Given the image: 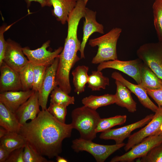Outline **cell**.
I'll list each match as a JSON object with an SVG mask.
<instances>
[{"mask_svg":"<svg viewBox=\"0 0 162 162\" xmlns=\"http://www.w3.org/2000/svg\"><path fill=\"white\" fill-rule=\"evenodd\" d=\"M73 129L71 124L59 122L46 110L21 125L18 133L39 154L51 159L62 152V141L71 136Z\"/></svg>","mask_w":162,"mask_h":162,"instance_id":"1","label":"cell"},{"mask_svg":"<svg viewBox=\"0 0 162 162\" xmlns=\"http://www.w3.org/2000/svg\"><path fill=\"white\" fill-rule=\"evenodd\" d=\"M71 117V124L79 131L80 138L92 141L96 138L95 129L101 118L96 110L83 105L74 109Z\"/></svg>","mask_w":162,"mask_h":162,"instance_id":"2","label":"cell"},{"mask_svg":"<svg viewBox=\"0 0 162 162\" xmlns=\"http://www.w3.org/2000/svg\"><path fill=\"white\" fill-rule=\"evenodd\" d=\"M122 32L121 28L116 27L102 36L89 40L88 44L91 47H98L97 53L92 60V64L118 59L116 46Z\"/></svg>","mask_w":162,"mask_h":162,"instance_id":"3","label":"cell"},{"mask_svg":"<svg viewBox=\"0 0 162 162\" xmlns=\"http://www.w3.org/2000/svg\"><path fill=\"white\" fill-rule=\"evenodd\" d=\"M72 143L71 148L74 151H86L91 154L97 162H104L111 155L126 145L123 142L112 145H101L80 138L74 140Z\"/></svg>","mask_w":162,"mask_h":162,"instance_id":"4","label":"cell"},{"mask_svg":"<svg viewBox=\"0 0 162 162\" xmlns=\"http://www.w3.org/2000/svg\"><path fill=\"white\" fill-rule=\"evenodd\" d=\"M136 54L138 58L162 80V43L144 44L137 50Z\"/></svg>","mask_w":162,"mask_h":162,"instance_id":"5","label":"cell"},{"mask_svg":"<svg viewBox=\"0 0 162 162\" xmlns=\"http://www.w3.org/2000/svg\"><path fill=\"white\" fill-rule=\"evenodd\" d=\"M152 119L145 126L129 136L124 146L125 151H128L147 137L162 134L160 130L162 124V107H158Z\"/></svg>","mask_w":162,"mask_h":162,"instance_id":"6","label":"cell"},{"mask_svg":"<svg viewBox=\"0 0 162 162\" xmlns=\"http://www.w3.org/2000/svg\"><path fill=\"white\" fill-rule=\"evenodd\" d=\"M162 143V134L147 137L124 154L112 158L110 162H130L146 155L153 148Z\"/></svg>","mask_w":162,"mask_h":162,"instance_id":"7","label":"cell"},{"mask_svg":"<svg viewBox=\"0 0 162 162\" xmlns=\"http://www.w3.org/2000/svg\"><path fill=\"white\" fill-rule=\"evenodd\" d=\"M50 44V41L48 40L36 49L32 50L26 46L22 48V51L29 62L33 65L48 67L52 64L56 58L59 56L63 48L60 46L51 52L47 49Z\"/></svg>","mask_w":162,"mask_h":162,"instance_id":"8","label":"cell"},{"mask_svg":"<svg viewBox=\"0 0 162 162\" xmlns=\"http://www.w3.org/2000/svg\"><path fill=\"white\" fill-rule=\"evenodd\" d=\"M142 62L139 58L128 61H122L117 59L105 61L99 64L97 70L101 71L107 68L117 70L132 77L137 84H140V72Z\"/></svg>","mask_w":162,"mask_h":162,"instance_id":"9","label":"cell"},{"mask_svg":"<svg viewBox=\"0 0 162 162\" xmlns=\"http://www.w3.org/2000/svg\"><path fill=\"white\" fill-rule=\"evenodd\" d=\"M154 115L150 114L135 122L120 128L110 129L102 132L99 137L103 140H113L116 144L122 143L126 138L129 137L132 132L147 124L152 119Z\"/></svg>","mask_w":162,"mask_h":162,"instance_id":"10","label":"cell"},{"mask_svg":"<svg viewBox=\"0 0 162 162\" xmlns=\"http://www.w3.org/2000/svg\"><path fill=\"white\" fill-rule=\"evenodd\" d=\"M59 62V57L56 58L52 64L47 67L45 76L38 91V102L42 110H46L50 94L57 86L56 82V72Z\"/></svg>","mask_w":162,"mask_h":162,"instance_id":"11","label":"cell"},{"mask_svg":"<svg viewBox=\"0 0 162 162\" xmlns=\"http://www.w3.org/2000/svg\"><path fill=\"white\" fill-rule=\"evenodd\" d=\"M24 55L19 44L9 39L6 41L3 62L7 65L19 72L29 62Z\"/></svg>","mask_w":162,"mask_h":162,"instance_id":"12","label":"cell"},{"mask_svg":"<svg viewBox=\"0 0 162 162\" xmlns=\"http://www.w3.org/2000/svg\"><path fill=\"white\" fill-rule=\"evenodd\" d=\"M0 93L22 90L19 73L4 62L0 65Z\"/></svg>","mask_w":162,"mask_h":162,"instance_id":"13","label":"cell"},{"mask_svg":"<svg viewBox=\"0 0 162 162\" xmlns=\"http://www.w3.org/2000/svg\"><path fill=\"white\" fill-rule=\"evenodd\" d=\"M96 11L86 7L84 16L85 21L83 26V35L80 50V58H84V50L86 43L90 36L93 33L98 32L104 34L103 25L98 22L96 20Z\"/></svg>","mask_w":162,"mask_h":162,"instance_id":"14","label":"cell"},{"mask_svg":"<svg viewBox=\"0 0 162 162\" xmlns=\"http://www.w3.org/2000/svg\"><path fill=\"white\" fill-rule=\"evenodd\" d=\"M38 102V92H34L25 103L21 105L14 113L21 125L29 120L36 118L40 111Z\"/></svg>","mask_w":162,"mask_h":162,"instance_id":"15","label":"cell"},{"mask_svg":"<svg viewBox=\"0 0 162 162\" xmlns=\"http://www.w3.org/2000/svg\"><path fill=\"white\" fill-rule=\"evenodd\" d=\"M111 77L115 80H117L124 85L137 98L140 103L145 107L155 112L158 107L156 106L149 98L146 89L140 84H134L125 79L119 73L114 72Z\"/></svg>","mask_w":162,"mask_h":162,"instance_id":"16","label":"cell"},{"mask_svg":"<svg viewBox=\"0 0 162 162\" xmlns=\"http://www.w3.org/2000/svg\"><path fill=\"white\" fill-rule=\"evenodd\" d=\"M34 91H6L0 93V102L12 112L15 113L19 107L26 101Z\"/></svg>","mask_w":162,"mask_h":162,"instance_id":"17","label":"cell"},{"mask_svg":"<svg viewBox=\"0 0 162 162\" xmlns=\"http://www.w3.org/2000/svg\"><path fill=\"white\" fill-rule=\"evenodd\" d=\"M76 3V0H46V6H52V14L58 21L64 24Z\"/></svg>","mask_w":162,"mask_h":162,"instance_id":"18","label":"cell"},{"mask_svg":"<svg viewBox=\"0 0 162 162\" xmlns=\"http://www.w3.org/2000/svg\"><path fill=\"white\" fill-rule=\"evenodd\" d=\"M115 80L116 90L115 96V103L117 105L126 108L131 113L136 110V103L131 96V92L123 83L118 80Z\"/></svg>","mask_w":162,"mask_h":162,"instance_id":"19","label":"cell"},{"mask_svg":"<svg viewBox=\"0 0 162 162\" xmlns=\"http://www.w3.org/2000/svg\"><path fill=\"white\" fill-rule=\"evenodd\" d=\"M140 76L141 82L140 84L146 89L162 88V80L143 62L141 66Z\"/></svg>","mask_w":162,"mask_h":162,"instance_id":"20","label":"cell"},{"mask_svg":"<svg viewBox=\"0 0 162 162\" xmlns=\"http://www.w3.org/2000/svg\"><path fill=\"white\" fill-rule=\"evenodd\" d=\"M0 126L8 131L18 133L21 125L15 113L0 102Z\"/></svg>","mask_w":162,"mask_h":162,"instance_id":"21","label":"cell"},{"mask_svg":"<svg viewBox=\"0 0 162 162\" xmlns=\"http://www.w3.org/2000/svg\"><path fill=\"white\" fill-rule=\"evenodd\" d=\"M0 145L10 152L24 147L27 141L25 138L17 132H10L0 138Z\"/></svg>","mask_w":162,"mask_h":162,"instance_id":"22","label":"cell"},{"mask_svg":"<svg viewBox=\"0 0 162 162\" xmlns=\"http://www.w3.org/2000/svg\"><path fill=\"white\" fill-rule=\"evenodd\" d=\"M116 102L115 95L110 94L100 96L90 95L82 100L83 105L95 110L99 107L115 103Z\"/></svg>","mask_w":162,"mask_h":162,"instance_id":"23","label":"cell"},{"mask_svg":"<svg viewBox=\"0 0 162 162\" xmlns=\"http://www.w3.org/2000/svg\"><path fill=\"white\" fill-rule=\"evenodd\" d=\"M88 70L89 68L87 66L78 65L72 72L73 83L75 88L74 91L78 95L85 91L86 85L88 80Z\"/></svg>","mask_w":162,"mask_h":162,"instance_id":"24","label":"cell"},{"mask_svg":"<svg viewBox=\"0 0 162 162\" xmlns=\"http://www.w3.org/2000/svg\"><path fill=\"white\" fill-rule=\"evenodd\" d=\"M88 87L92 91H98L101 89H105L110 84L109 79L104 76L101 71L98 70L92 71L89 76Z\"/></svg>","mask_w":162,"mask_h":162,"instance_id":"25","label":"cell"},{"mask_svg":"<svg viewBox=\"0 0 162 162\" xmlns=\"http://www.w3.org/2000/svg\"><path fill=\"white\" fill-rule=\"evenodd\" d=\"M127 116L126 115H117L106 118H101L95 129L97 133L103 132L113 127L125 123Z\"/></svg>","mask_w":162,"mask_h":162,"instance_id":"26","label":"cell"},{"mask_svg":"<svg viewBox=\"0 0 162 162\" xmlns=\"http://www.w3.org/2000/svg\"><path fill=\"white\" fill-rule=\"evenodd\" d=\"M50 94L51 103L66 107L74 104V97L69 95L58 86L55 87Z\"/></svg>","mask_w":162,"mask_h":162,"instance_id":"27","label":"cell"},{"mask_svg":"<svg viewBox=\"0 0 162 162\" xmlns=\"http://www.w3.org/2000/svg\"><path fill=\"white\" fill-rule=\"evenodd\" d=\"M33 66L29 62L19 72L22 85V90L32 89L34 78Z\"/></svg>","mask_w":162,"mask_h":162,"instance_id":"28","label":"cell"},{"mask_svg":"<svg viewBox=\"0 0 162 162\" xmlns=\"http://www.w3.org/2000/svg\"><path fill=\"white\" fill-rule=\"evenodd\" d=\"M152 9L154 28L159 42L162 43V0H155Z\"/></svg>","mask_w":162,"mask_h":162,"instance_id":"29","label":"cell"},{"mask_svg":"<svg viewBox=\"0 0 162 162\" xmlns=\"http://www.w3.org/2000/svg\"><path fill=\"white\" fill-rule=\"evenodd\" d=\"M24 162H49L43 156L39 154L28 142L24 148Z\"/></svg>","mask_w":162,"mask_h":162,"instance_id":"30","label":"cell"},{"mask_svg":"<svg viewBox=\"0 0 162 162\" xmlns=\"http://www.w3.org/2000/svg\"><path fill=\"white\" fill-rule=\"evenodd\" d=\"M140 162H162V143L152 148L144 156L137 160Z\"/></svg>","mask_w":162,"mask_h":162,"instance_id":"31","label":"cell"},{"mask_svg":"<svg viewBox=\"0 0 162 162\" xmlns=\"http://www.w3.org/2000/svg\"><path fill=\"white\" fill-rule=\"evenodd\" d=\"M44 66H33L34 78L32 90L34 92H38L44 80L47 68Z\"/></svg>","mask_w":162,"mask_h":162,"instance_id":"32","label":"cell"},{"mask_svg":"<svg viewBox=\"0 0 162 162\" xmlns=\"http://www.w3.org/2000/svg\"><path fill=\"white\" fill-rule=\"evenodd\" d=\"M47 110L57 120L62 123H65L67 114L66 106L50 102Z\"/></svg>","mask_w":162,"mask_h":162,"instance_id":"33","label":"cell"},{"mask_svg":"<svg viewBox=\"0 0 162 162\" xmlns=\"http://www.w3.org/2000/svg\"><path fill=\"white\" fill-rule=\"evenodd\" d=\"M11 26H2L0 28V65L3 62L4 54L6 47V41L4 39V33Z\"/></svg>","mask_w":162,"mask_h":162,"instance_id":"34","label":"cell"},{"mask_svg":"<svg viewBox=\"0 0 162 162\" xmlns=\"http://www.w3.org/2000/svg\"><path fill=\"white\" fill-rule=\"evenodd\" d=\"M24 148H18L11 152L5 162H24L23 158Z\"/></svg>","mask_w":162,"mask_h":162,"instance_id":"35","label":"cell"},{"mask_svg":"<svg viewBox=\"0 0 162 162\" xmlns=\"http://www.w3.org/2000/svg\"><path fill=\"white\" fill-rule=\"evenodd\" d=\"M148 95L155 102L158 107H162V88L155 90L146 89Z\"/></svg>","mask_w":162,"mask_h":162,"instance_id":"36","label":"cell"},{"mask_svg":"<svg viewBox=\"0 0 162 162\" xmlns=\"http://www.w3.org/2000/svg\"><path fill=\"white\" fill-rule=\"evenodd\" d=\"M10 152L0 145V162H5Z\"/></svg>","mask_w":162,"mask_h":162,"instance_id":"37","label":"cell"},{"mask_svg":"<svg viewBox=\"0 0 162 162\" xmlns=\"http://www.w3.org/2000/svg\"><path fill=\"white\" fill-rule=\"evenodd\" d=\"M28 3H30L34 1L39 3L42 7L46 6V0H27Z\"/></svg>","mask_w":162,"mask_h":162,"instance_id":"38","label":"cell"},{"mask_svg":"<svg viewBox=\"0 0 162 162\" xmlns=\"http://www.w3.org/2000/svg\"><path fill=\"white\" fill-rule=\"evenodd\" d=\"M8 131L3 127H0V138L4 136L8 132Z\"/></svg>","mask_w":162,"mask_h":162,"instance_id":"39","label":"cell"},{"mask_svg":"<svg viewBox=\"0 0 162 162\" xmlns=\"http://www.w3.org/2000/svg\"><path fill=\"white\" fill-rule=\"evenodd\" d=\"M56 160L57 162H67L68 160L65 158L58 155L56 157Z\"/></svg>","mask_w":162,"mask_h":162,"instance_id":"40","label":"cell"},{"mask_svg":"<svg viewBox=\"0 0 162 162\" xmlns=\"http://www.w3.org/2000/svg\"><path fill=\"white\" fill-rule=\"evenodd\" d=\"M89 0H83V1H84L85 3L86 4H87L88 1Z\"/></svg>","mask_w":162,"mask_h":162,"instance_id":"41","label":"cell"},{"mask_svg":"<svg viewBox=\"0 0 162 162\" xmlns=\"http://www.w3.org/2000/svg\"><path fill=\"white\" fill-rule=\"evenodd\" d=\"M160 130L161 131V132H162V124L161 125V126L160 127Z\"/></svg>","mask_w":162,"mask_h":162,"instance_id":"42","label":"cell"}]
</instances>
